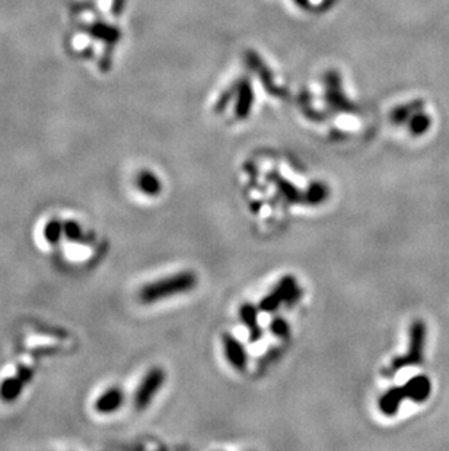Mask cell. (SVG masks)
Masks as SVG:
<instances>
[{"instance_id":"cell-7","label":"cell","mask_w":449,"mask_h":451,"mask_svg":"<svg viewBox=\"0 0 449 451\" xmlns=\"http://www.w3.org/2000/svg\"><path fill=\"white\" fill-rule=\"evenodd\" d=\"M404 399H406L404 388L403 387H393L379 397V400H378L379 411L385 416H394L401 406V402H403Z\"/></svg>"},{"instance_id":"cell-13","label":"cell","mask_w":449,"mask_h":451,"mask_svg":"<svg viewBox=\"0 0 449 451\" xmlns=\"http://www.w3.org/2000/svg\"><path fill=\"white\" fill-rule=\"evenodd\" d=\"M268 329H270V332L273 335H275L279 339H287L289 336H291V326H289L287 320L283 319V317H275V319H273L270 321Z\"/></svg>"},{"instance_id":"cell-14","label":"cell","mask_w":449,"mask_h":451,"mask_svg":"<svg viewBox=\"0 0 449 451\" xmlns=\"http://www.w3.org/2000/svg\"><path fill=\"white\" fill-rule=\"evenodd\" d=\"M430 126V119L427 116H423V114H419V116H416L413 120H411V124H410V129L414 135H420L423 132H426Z\"/></svg>"},{"instance_id":"cell-8","label":"cell","mask_w":449,"mask_h":451,"mask_svg":"<svg viewBox=\"0 0 449 451\" xmlns=\"http://www.w3.org/2000/svg\"><path fill=\"white\" fill-rule=\"evenodd\" d=\"M268 180L275 184V188L277 189L279 194L289 201V204H303V193L296 188L295 184H292L289 180L283 178L280 174L273 173L268 176Z\"/></svg>"},{"instance_id":"cell-6","label":"cell","mask_w":449,"mask_h":451,"mask_svg":"<svg viewBox=\"0 0 449 451\" xmlns=\"http://www.w3.org/2000/svg\"><path fill=\"white\" fill-rule=\"evenodd\" d=\"M259 309H260L259 307H255L254 304H250V303L243 304L239 308V317L247 328L250 333L248 339L250 342H252V344L254 342L261 340L264 336V332L259 323Z\"/></svg>"},{"instance_id":"cell-11","label":"cell","mask_w":449,"mask_h":451,"mask_svg":"<svg viewBox=\"0 0 449 451\" xmlns=\"http://www.w3.org/2000/svg\"><path fill=\"white\" fill-rule=\"evenodd\" d=\"M123 392L119 388H109V390L104 392L100 399H96L95 406L100 412H114L119 409L123 403Z\"/></svg>"},{"instance_id":"cell-10","label":"cell","mask_w":449,"mask_h":451,"mask_svg":"<svg viewBox=\"0 0 449 451\" xmlns=\"http://www.w3.org/2000/svg\"><path fill=\"white\" fill-rule=\"evenodd\" d=\"M137 189L146 196L155 197L162 190V183H160L159 177L155 176L151 171H142V173L136 178Z\"/></svg>"},{"instance_id":"cell-3","label":"cell","mask_w":449,"mask_h":451,"mask_svg":"<svg viewBox=\"0 0 449 451\" xmlns=\"http://www.w3.org/2000/svg\"><path fill=\"white\" fill-rule=\"evenodd\" d=\"M425 342H426V326L423 321L417 320L411 324L410 328V342H409V351L403 356H397L393 361L391 367L394 371H398L409 365H417L423 361V351H425Z\"/></svg>"},{"instance_id":"cell-12","label":"cell","mask_w":449,"mask_h":451,"mask_svg":"<svg viewBox=\"0 0 449 451\" xmlns=\"http://www.w3.org/2000/svg\"><path fill=\"white\" fill-rule=\"evenodd\" d=\"M330 190L324 183L321 181H314L310 184V188L307 192L303 193V204H307L310 206H317L324 204V201L328 199Z\"/></svg>"},{"instance_id":"cell-9","label":"cell","mask_w":449,"mask_h":451,"mask_svg":"<svg viewBox=\"0 0 449 451\" xmlns=\"http://www.w3.org/2000/svg\"><path fill=\"white\" fill-rule=\"evenodd\" d=\"M403 388L406 392V397L414 402H423L430 393V383L426 377L419 376L411 379L406 385H403Z\"/></svg>"},{"instance_id":"cell-2","label":"cell","mask_w":449,"mask_h":451,"mask_svg":"<svg viewBox=\"0 0 449 451\" xmlns=\"http://www.w3.org/2000/svg\"><path fill=\"white\" fill-rule=\"evenodd\" d=\"M300 295L302 291L299 288L298 279L294 275H286L260 301L259 308L263 313H275L282 304L294 305L295 303H298Z\"/></svg>"},{"instance_id":"cell-5","label":"cell","mask_w":449,"mask_h":451,"mask_svg":"<svg viewBox=\"0 0 449 451\" xmlns=\"http://www.w3.org/2000/svg\"><path fill=\"white\" fill-rule=\"evenodd\" d=\"M222 345H223L224 356H227V361L236 371H244L248 365V355L244 345L231 333H223Z\"/></svg>"},{"instance_id":"cell-4","label":"cell","mask_w":449,"mask_h":451,"mask_svg":"<svg viewBox=\"0 0 449 451\" xmlns=\"http://www.w3.org/2000/svg\"><path fill=\"white\" fill-rule=\"evenodd\" d=\"M164 381H165V372L159 367L152 368L148 374L143 377L135 396V404L139 411H143L149 406V403L158 395L160 387L164 385Z\"/></svg>"},{"instance_id":"cell-1","label":"cell","mask_w":449,"mask_h":451,"mask_svg":"<svg viewBox=\"0 0 449 451\" xmlns=\"http://www.w3.org/2000/svg\"><path fill=\"white\" fill-rule=\"evenodd\" d=\"M197 282L199 279L195 272L184 270L143 286L139 292V298L143 304H153L174 295L190 292L196 288Z\"/></svg>"}]
</instances>
